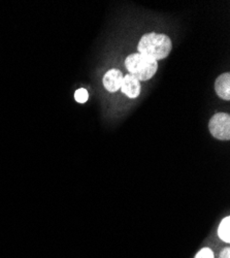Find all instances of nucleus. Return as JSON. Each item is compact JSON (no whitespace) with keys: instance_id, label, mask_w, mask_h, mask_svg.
I'll return each mask as SVG.
<instances>
[{"instance_id":"obj_1","label":"nucleus","mask_w":230,"mask_h":258,"mask_svg":"<svg viewBox=\"0 0 230 258\" xmlns=\"http://www.w3.org/2000/svg\"><path fill=\"white\" fill-rule=\"evenodd\" d=\"M171 38L166 34L151 32L141 36L137 50L138 53L155 61L166 58L172 51Z\"/></svg>"},{"instance_id":"obj_2","label":"nucleus","mask_w":230,"mask_h":258,"mask_svg":"<svg viewBox=\"0 0 230 258\" xmlns=\"http://www.w3.org/2000/svg\"><path fill=\"white\" fill-rule=\"evenodd\" d=\"M125 67L128 70L129 75L138 81H148L156 74L158 70V61L139 53H134L125 59Z\"/></svg>"},{"instance_id":"obj_3","label":"nucleus","mask_w":230,"mask_h":258,"mask_svg":"<svg viewBox=\"0 0 230 258\" xmlns=\"http://www.w3.org/2000/svg\"><path fill=\"white\" fill-rule=\"evenodd\" d=\"M208 129L214 138L228 141L230 139V115L227 113L215 114L208 123Z\"/></svg>"},{"instance_id":"obj_4","label":"nucleus","mask_w":230,"mask_h":258,"mask_svg":"<svg viewBox=\"0 0 230 258\" xmlns=\"http://www.w3.org/2000/svg\"><path fill=\"white\" fill-rule=\"evenodd\" d=\"M120 89L122 90L123 94L128 96L129 98H136L141 91L140 82L131 75H126L123 77Z\"/></svg>"},{"instance_id":"obj_5","label":"nucleus","mask_w":230,"mask_h":258,"mask_svg":"<svg viewBox=\"0 0 230 258\" xmlns=\"http://www.w3.org/2000/svg\"><path fill=\"white\" fill-rule=\"evenodd\" d=\"M123 74L117 69L110 70L103 77V86L109 92H117L121 88L123 81Z\"/></svg>"},{"instance_id":"obj_6","label":"nucleus","mask_w":230,"mask_h":258,"mask_svg":"<svg viewBox=\"0 0 230 258\" xmlns=\"http://www.w3.org/2000/svg\"><path fill=\"white\" fill-rule=\"evenodd\" d=\"M215 90L218 96L224 100L230 99V74L224 73L215 82Z\"/></svg>"},{"instance_id":"obj_7","label":"nucleus","mask_w":230,"mask_h":258,"mask_svg":"<svg viewBox=\"0 0 230 258\" xmlns=\"http://www.w3.org/2000/svg\"><path fill=\"white\" fill-rule=\"evenodd\" d=\"M218 235L224 243H230V217H225L221 221L218 228Z\"/></svg>"},{"instance_id":"obj_8","label":"nucleus","mask_w":230,"mask_h":258,"mask_svg":"<svg viewBox=\"0 0 230 258\" xmlns=\"http://www.w3.org/2000/svg\"><path fill=\"white\" fill-rule=\"evenodd\" d=\"M74 98L79 103H85L87 102L88 98H89V94L88 91L84 88H81L79 90L75 91L74 93Z\"/></svg>"},{"instance_id":"obj_9","label":"nucleus","mask_w":230,"mask_h":258,"mask_svg":"<svg viewBox=\"0 0 230 258\" xmlns=\"http://www.w3.org/2000/svg\"><path fill=\"white\" fill-rule=\"evenodd\" d=\"M194 258H215V254L210 248H203L201 249Z\"/></svg>"},{"instance_id":"obj_10","label":"nucleus","mask_w":230,"mask_h":258,"mask_svg":"<svg viewBox=\"0 0 230 258\" xmlns=\"http://www.w3.org/2000/svg\"><path fill=\"white\" fill-rule=\"evenodd\" d=\"M220 258H230V250L229 248H225L220 253Z\"/></svg>"}]
</instances>
